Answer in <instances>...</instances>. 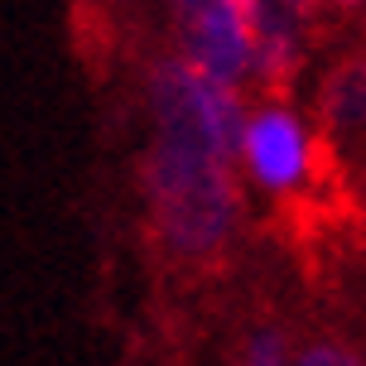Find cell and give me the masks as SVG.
<instances>
[{
    "label": "cell",
    "mask_w": 366,
    "mask_h": 366,
    "mask_svg": "<svg viewBox=\"0 0 366 366\" xmlns=\"http://www.w3.org/2000/svg\"><path fill=\"white\" fill-rule=\"evenodd\" d=\"M145 207L169 256L212 260L237 232L241 193L227 159L154 140L145 159Z\"/></svg>",
    "instance_id": "6da1fadb"
},
{
    "label": "cell",
    "mask_w": 366,
    "mask_h": 366,
    "mask_svg": "<svg viewBox=\"0 0 366 366\" xmlns=\"http://www.w3.org/2000/svg\"><path fill=\"white\" fill-rule=\"evenodd\" d=\"M149 111L164 145L198 149L212 159H241V140L251 116L241 111L237 87L193 68L188 58H164L149 73Z\"/></svg>",
    "instance_id": "7a4b0ae2"
},
{
    "label": "cell",
    "mask_w": 366,
    "mask_h": 366,
    "mask_svg": "<svg viewBox=\"0 0 366 366\" xmlns=\"http://www.w3.org/2000/svg\"><path fill=\"white\" fill-rule=\"evenodd\" d=\"M179 44L193 68L227 87L256 82V19L251 0H169Z\"/></svg>",
    "instance_id": "3957f363"
},
{
    "label": "cell",
    "mask_w": 366,
    "mask_h": 366,
    "mask_svg": "<svg viewBox=\"0 0 366 366\" xmlns=\"http://www.w3.org/2000/svg\"><path fill=\"white\" fill-rule=\"evenodd\" d=\"M241 164H246V174L265 193H294L299 183L309 179V164H313L309 130L299 126L294 111H285L280 102H265L251 116V126H246Z\"/></svg>",
    "instance_id": "277c9868"
},
{
    "label": "cell",
    "mask_w": 366,
    "mask_h": 366,
    "mask_svg": "<svg viewBox=\"0 0 366 366\" xmlns=\"http://www.w3.org/2000/svg\"><path fill=\"white\" fill-rule=\"evenodd\" d=\"M318 0H251V19H256V82L265 92H285L299 58H304V29L313 19Z\"/></svg>",
    "instance_id": "5b68a950"
},
{
    "label": "cell",
    "mask_w": 366,
    "mask_h": 366,
    "mask_svg": "<svg viewBox=\"0 0 366 366\" xmlns=\"http://www.w3.org/2000/svg\"><path fill=\"white\" fill-rule=\"evenodd\" d=\"M323 121H328L332 135H362L366 130V58H347L328 73Z\"/></svg>",
    "instance_id": "8992f818"
},
{
    "label": "cell",
    "mask_w": 366,
    "mask_h": 366,
    "mask_svg": "<svg viewBox=\"0 0 366 366\" xmlns=\"http://www.w3.org/2000/svg\"><path fill=\"white\" fill-rule=\"evenodd\" d=\"M232 366H294L290 362V332L274 328V323H260L237 342L232 352Z\"/></svg>",
    "instance_id": "52a82bcc"
},
{
    "label": "cell",
    "mask_w": 366,
    "mask_h": 366,
    "mask_svg": "<svg viewBox=\"0 0 366 366\" xmlns=\"http://www.w3.org/2000/svg\"><path fill=\"white\" fill-rule=\"evenodd\" d=\"M294 366H366L357 352L347 347H332V342H318V347H304L294 357Z\"/></svg>",
    "instance_id": "ba28073f"
},
{
    "label": "cell",
    "mask_w": 366,
    "mask_h": 366,
    "mask_svg": "<svg viewBox=\"0 0 366 366\" xmlns=\"http://www.w3.org/2000/svg\"><path fill=\"white\" fill-rule=\"evenodd\" d=\"M328 5H337V10H366V0H328Z\"/></svg>",
    "instance_id": "9c48e42d"
}]
</instances>
